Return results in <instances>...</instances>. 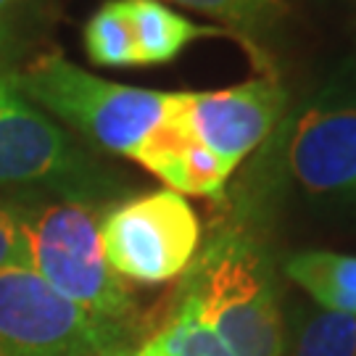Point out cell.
I'll use <instances>...</instances> for the list:
<instances>
[{
  "label": "cell",
  "instance_id": "1",
  "mask_svg": "<svg viewBox=\"0 0 356 356\" xmlns=\"http://www.w3.org/2000/svg\"><path fill=\"white\" fill-rule=\"evenodd\" d=\"M182 298L238 356H282L285 351L272 267L251 232L219 229L188 267Z\"/></svg>",
  "mask_w": 356,
  "mask_h": 356
},
{
  "label": "cell",
  "instance_id": "2",
  "mask_svg": "<svg viewBox=\"0 0 356 356\" xmlns=\"http://www.w3.org/2000/svg\"><path fill=\"white\" fill-rule=\"evenodd\" d=\"M13 82L45 114L61 119L92 145L127 159L185 101V92L132 88L90 74L64 53L40 56L13 72Z\"/></svg>",
  "mask_w": 356,
  "mask_h": 356
},
{
  "label": "cell",
  "instance_id": "3",
  "mask_svg": "<svg viewBox=\"0 0 356 356\" xmlns=\"http://www.w3.org/2000/svg\"><path fill=\"white\" fill-rule=\"evenodd\" d=\"M264 143L261 169L309 198L356 206V69L288 106Z\"/></svg>",
  "mask_w": 356,
  "mask_h": 356
},
{
  "label": "cell",
  "instance_id": "4",
  "mask_svg": "<svg viewBox=\"0 0 356 356\" xmlns=\"http://www.w3.org/2000/svg\"><path fill=\"white\" fill-rule=\"evenodd\" d=\"M29 269L56 293L92 317L122 325L135 312L127 282L108 267L101 245V219L79 198L22 214Z\"/></svg>",
  "mask_w": 356,
  "mask_h": 356
},
{
  "label": "cell",
  "instance_id": "5",
  "mask_svg": "<svg viewBox=\"0 0 356 356\" xmlns=\"http://www.w3.org/2000/svg\"><path fill=\"white\" fill-rule=\"evenodd\" d=\"M122 325L92 317L35 275L0 269V356H106Z\"/></svg>",
  "mask_w": 356,
  "mask_h": 356
},
{
  "label": "cell",
  "instance_id": "6",
  "mask_svg": "<svg viewBox=\"0 0 356 356\" xmlns=\"http://www.w3.org/2000/svg\"><path fill=\"white\" fill-rule=\"evenodd\" d=\"M198 241L201 225L193 206L169 188L124 201L101 219L103 254L122 280H175L193 264Z\"/></svg>",
  "mask_w": 356,
  "mask_h": 356
},
{
  "label": "cell",
  "instance_id": "7",
  "mask_svg": "<svg viewBox=\"0 0 356 356\" xmlns=\"http://www.w3.org/2000/svg\"><path fill=\"white\" fill-rule=\"evenodd\" d=\"M92 172L69 132L0 69V185H69Z\"/></svg>",
  "mask_w": 356,
  "mask_h": 356
},
{
  "label": "cell",
  "instance_id": "8",
  "mask_svg": "<svg viewBox=\"0 0 356 356\" xmlns=\"http://www.w3.org/2000/svg\"><path fill=\"white\" fill-rule=\"evenodd\" d=\"M291 106L277 79L254 76L241 85L211 92H188L182 114L195 138L232 169L261 148Z\"/></svg>",
  "mask_w": 356,
  "mask_h": 356
},
{
  "label": "cell",
  "instance_id": "9",
  "mask_svg": "<svg viewBox=\"0 0 356 356\" xmlns=\"http://www.w3.org/2000/svg\"><path fill=\"white\" fill-rule=\"evenodd\" d=\"M185 101H188V92H185ZM185 101L143 143L140 151L132 156V161L143 164L151 175L161 179L169 191L179 193V195L188 193V195H198V198L225 201L227 179L235 169L225 164L216 153H211L195 138V132L182 114Z\"/></svg>",
  "mask_w": 356,
  "mask_h": 356
},
{
  "label": "cell",
  "instance_id": "10",
  "mask_svg": "<svg viewBox=\"0 0 356 356\" xmlns=\"http://www.w3.org/2000/svg\"><path fill=\"white\" fill-rule=\"evenodd\" d=\"M140 66L172 64L191 42L204 38H235L227 26L198 24L172 11L164 0H124Z\"/></svg>",
  "mask_w": 356,
  "mask_h": 356
},
{
  "label": "cell",
  "instance_id": "11",
  "mask_svg": "<svg viewBox=\"0 0 356 356\" xmlns=\"http://www.w3.org/2000/svg\"><path fill=\"white\" fill-rule=\"evenodd\" d=\"M285 272L319 309L356 314V256L304 251L285 261Z\"/></svg>",
  "mask_w": 356,
  "mask_h": 356
},
{
  "label": "cell",
  "instance_id": "12",
  "mask_svg": "<svg viewBox=\"0 0 356 356\" xmlns=\"http://www.w3.org/2000/svg\"><path fill=\"white\" fill-rule=\"evenodd\" d=\"M82 40H85V53L95 66H108V69L140 66L124 0L103 3L88 19Z\"/></svg>",
  "mask_w": 356,
  "mask_h": 356
},
{
  "label": "cell",
  "instance_id": "13",
  "mask_svg": "<svg viewBox=\"0 0 356 356\" xmlns=\"http://www.w3.org/2000/svg\"><path fill=\"white\" fill-rule=\"evenodd\" d=\"M140 351L145 356H238L201 319L188 298H179L169 322Z\"/></svg>",
  "mask_w": 356,
  "mask_h": 356
},
{
  "label": "cell",
  "instance_id": "14",
  "mask_svg": "<svg viewBox=\"0 0 356 356\" xmlns=\"http://www.w3.org/2000/svg\"><path fill=\"white\" fill-rule=\"evenodd\" d=\"M282 356H356V314L330 309L298 314Z\"/></svg>",
  "mask_w": 356,
  "mask_h": 356
},
{
  "label": "cell",
  "instance_id": "15",
  "mask_svg": "<svg viewBox=\"0 0 356 356\" xmlns=\"http://www.w3.org/2000/svg\"><path fill=\"white\" fill-rule=\"evenodd\" d=\"M172 3L214 16L229 24L232 32L238 29L245 35H267L288 16L285 0H172Z\"/></svg>",
  "mask_w": 356,
  "mask_h": 356
},
{
  "label": "cell",
  "instance_id": "16",
  "mask_svg": "<svg viewBox=\"0 0 356 356\" xmlns=\"http://www.w3.org/2000/svg\"><path fill=\"white\" fill-rule=\"evenodd\" d=\"M0 269H29L24 219L0 206Z\"/></svg>",
  "mask_w": 356,
  "mask_h": 356
},
{
  "label": "cell",
  "instance_id": "17",
  "mask_svg": "<svg viewBox=\"0 0 356 356\" xmlns=\"http://www.w3.org/2000/svg\"><path fill=\"white\" fill-rule=\"evenodd\" d=\"M32 6L35 0H0V64L22 42L19 38L29 22Z\"/></svg>",
  "mask_w": 356,
  "mask_h": 356
},
{
  "label": "cell",
  "instance_id": "18",
  "mask_svg": "<svg viewBox=\"0 0 356 356\" xmlns=\"http://www.w3.org/2000/svg\"><path fill=\"white\" fill-rule=\"evenodd\" d=\"M127 356H145L143 351H135V354H127Z\"/></svg>",
  "mask_w": 356,
  "mask_h": 356
}]
</instances>
